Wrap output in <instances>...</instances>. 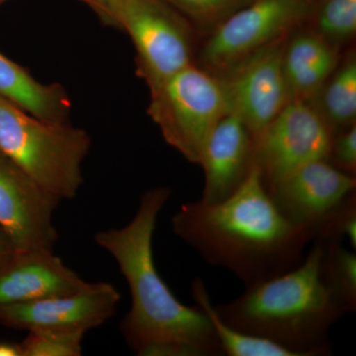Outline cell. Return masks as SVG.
Instances as JSON below:
<instances>
[{"mask_svg":"<svg viewBox=\"0 0 356 356\" xmlns=\"http://www.w3.org/2000/svg\"><path fill=\"white\" fill-rule=\"evenodd\" d=\"M173 233L211 266L228 269L245 287L292 270L313 243L308 229L281 214L255 161L240 188L219 203H184Z\"/></svg>","mask_w":356,"mask_h":356,"instance_id":"6da1fadb","label":"cell"},{"mask_svg":"<svg viewBox=\"0 0 356 356\" xmlns=\"http://www.w3.org/2000/svg\"><path fill=\"white\" fill-rule=\"evenodd\" d=\"M170 196L168 187L151 189L143 194L129 224L95 234V243L114 257L130 288L132 303L120 331L136 355L153 344L177 343L203 356L225 355L207 315L197 305L181 303L154 264V229Z\"/></svg>","mask_w":356,"mask_h":356,"instance_id":"7a4b0ae2","label":"cell"},{"mask_svg":"<svg viewBox=\"0 0 356 356\" xmlns=\"http://www.w3.org/2000/svg\"><path fill=\"white\" fill-rule=\"evenodd\" d=\"M322 243L304 261L280 276L245 287L229 303L214 305L234 329L281 344L298 356L329 355L330 330L346 314L321 273Z\"/></svg>","mask_w":356,"mask_h":356,"instance_id":"3957f363","label":"cell"},{"mask_svg":"<svg viewBox=\"0 0 356 356\" xmlns=\"http://www.w3.org/2000/svg\"><path fill=\"white\" fill-rule=\"evenodd\" d=\"M90 147L83 129L41 120L0 96V152L60 201L83 186Z\"/></svg>","mask_w":356,"mask_h":356,"instance_id":"277c9868","label":"cell"},{"mask_svg":"<svg viewBox=\"0 0 356 356\" xmlns=\"http://www.w3.org/2000/svg\"><path fill=\"white\" fill-rule=\"evenodd\" d=\"M147 114L166 143L198 165L204 144L228 114V105L219 77L191 65L151 92Z\"/></svg>","mask_w":356,"mask_h":356,"instance_id":"5b68a950","label":"cell"},{"mask_svg":"<svg viewBox=\"0 0 356 356\" xmlns=\"http://www.w3.org/2000/svg\"><path fill=\"white\" fill-rule=\"evenodd\" d=\"M121 30L132 39L137 74L151 92L192 65L188 21L165 0H125Z\"/></svg>","mask_w":356,"mask_h":356,"instance_id":"8992f818","label":"cell"},{"mask_svg":"<svg viewBox=\"0 0 356 356\" xmlns=\"http://www.w3.org/2000/svg\"><path fill=\"white\" fill-rule=\"evenodd\" d=\"M334 135L331 124L305 100H290L255 138V161L266 188L302 166L327 159Z\"/></svg>","mask_w":356,"mask_h":356,"instance_id":"52a82bcc","label":"cell"},{"mask_svg":"<svg viewBox=\"0 0 356 356\" xmlns=\"http://www.w3.org/2000/svg\"><path fill=\"white\" fill-rule=\"evenodd\" d=\"M312 0H252L217 25L204 46L206 65L225 70L283 39L310 15Z\"/></svg>","mask_w":356,"mask_h":356,"instance_id":"ba28073f","label":"cell"},{"mask_svg":"<svg viewBox=\"0 0 356 356\" xmlns=\"http://www.w3.org/2000/svg\"><path fill=\"white\" fill-rule=\"evenodd\" d=\"M284 38L222 70L220 81L228 113L236 115L254 139L290 102L283 72Z\"/></svg>","mask_w":356,"mask_h":356,"instance_id":"9c48e42d","label":"cell"},{"mask_svg":"<svg viewBox=\"0 0 356 356\" xmlns=\"http://www.w3.org/2000/svg\"><path fill=\"white\" fill-rule=\"evenodd\" d=\"M120 294L110 283H89L72 294L0 307V324L29 332L86 334L113 317Z\"/></svg>","mask_w":356,"mask_h":356,"instance_id":"30bf717a","label":"cell"},{"mask_svg":"<svg viewBox=\"0 0 356 356\" xmlns=\"http://www.w3.org/2000/svg\"><path fill=\"white\" fill-rule=\"evenodd\" d=\"M62 202L0 152V226L16 252L53 250L54 213Z\"/></svg>","mask_w":356,"mask_h":356,"instance_id":"8fae6325","label":"cell"},{"mask_svg":"<svg viewBox=\"0 0 356 356\" xmlns=\"http://www.w3.org/2000/svg\"><path fill=\"white\" fill-rule=\"evenodd\" d=\"M266 189L281 214L295 226L310 231L315 238L325 218L356 191V178L320 159Z\"/></svg>","mask_w":356,"mask_h":356,"instance_id":"7c38bea8","label":"cell"},{"mask_svg":"<svg viewBox=\"0 0 356 356\" xmlns=\"http://www.w3.org/2000/svg\"><path fill=\"white\" fill-rule=\"evenodd\" d=\"M255 163V139L236 115L228 113L208 136L199 163L205 185L200 200L219 203L235 193Z\"/></svg>","mask_w":356,"mask_h":356,"instance_id":"4fadbf2b","label":"cell"},{"mask_svg":"<svg viewBox=\"0 0 356 356\" xmlns=\"http://www.w3.org/2000/svg\"><path fill=\"white\" fill-rule=\"evenodd\" d=\"M88 284L53 250L16 252L0 268V307L72 294Z\"/></svg>","mask_w":356,"mask_h":356,"instance_id":"5bb4252c","label":"cell"},{"mask_svg":"<svg viewBox=\"0 0 356 356\" xmlns=\"http://www.w3.org/2000/svg\"><path fill=\"white\" fill-rule=\"evenodd\" d=\"M0 96L27 113L54 123L70 122L72 102L58 83H42L0 53Z\"/></svg>","mask_w":356,"mask_h":356,"instance_id":"9a60e30c","label":"cell"},{"mask_svg":"<svg viewBox=\"0 0 356 356\" xmlns=\"http://www.w3.org/2000/svg\"><path fill=\"white\" fill-rule=\"evenodd\" d=\"M336 51L318 34L303 33L285 44L283 72L290 100H305L321 88L336 69Z\"/></svg>","mask_w":356,"mask_h":356,"instance_id":"2e32d148","label":"cell"},{"mask_svg":"<svg viewBox=\"0 0 356 356\" xmlns=\"http://www.w3.org/2000/svg\"><path fill=\"white\" fill-rule=\"evenodd\" d=\"M191 291L196 305L209 318L225 355L228 356H298L296 353L262 337L252 336L234 329L218 315L201 278L191 283Z\"/></svg>","mask_w":356,"mask_h":356,"instance_id":"e0dca14e","label":"cell"},{"mask_svg":"<svg viewBox=\"0 0 356 356\" xmlns=\"http://www.w3.org/2000/svg\"><path fill=\"white\" fill-rule=\"evenodd\" d=\"M321 273L344 314L356 311V254L339 241H323Z\"/></svg>","mask_w":356,"mask_h":356,"instance_id":"ac0fdd59","label":"cell"},{"mask_svg":"<svg viewBox=\"0 0 356 356\" xmlns=\"http://www.w3.org/2000/svg\"><path fill=\"white\" fill-rule=\"evenodd\" d=\"M324 108L330 124L348 128L355 124L356 62L350 58L332 77L324 93Z\"/></svg>","mask_w":356,"mask_h":356,"instance_id":"d6986e66","label":"cell"},{"mask_svg":"<svg viewBox=\"0 0 356 356\" xmlns=\"http://www.w3.org/2000/svg\"><path fill=\"white\" fill-rule=\"evenodd\" d=\"M318 35L330 41H346L356 32V0H322L316 11Z\"/></svg>","mask_w":356,"mask_h":356,"instance_id":"ffe728a7","label":"cell"},{"mask_svg":"<svg viewBox=\"0 0 356 356\" xmlns=\"http://www.w3.org/2000/svg\"><path fill=\"white\" fill-rule=\"evenodd\" d=\"M83 334L29 332L20 343L22 356H81Z\"/></svg>","mask_w":356,"mask_h":356,"instance_id":"44dd1931","label":"cell"},{"mask_svg":"<svg viewBox=\"0 0 356 356\" xmlns=\"http://www.w3.org/2000/svg\"><path fill=\"white\" fill-rule=\"evenodd\" d=\"M185 18L198 24H219L252 0H165Z\"/></svg>","mask_w":356,"mask_h":356,"instance_id":"7402d4cb","label":"cell"},{"mask_svg":"<svg viewBox=\"0 0 356 356\" xmlns=\"http://www.w3.org/2000/svg\"><path fill=\"white\" fill-rule=\"evenodd\" d=\"M314 240L348 241L356 250V191L332 211L316 231Z\"/></svg>","mask_w":356,"mask_h":356,"instance_id":"603a6c76","label":"cell"},{"mask_svg":"<svg viewBox=\"0 0 356 356\" xmlns=\"http://www.w3.org/2000/svg\"><path fill=\"white\" fill-rule=\"evenodd\" d=\"M327 161L341 172L355 177L356 172V126L346 128L339 135H334L331 151Z\"/></svg>","mask_w":356,"mask_h":356,"instance_id":"cb8c5ba5","label":"cell"},{"mask_svg":"<svg viewBox=\"0 0 356 356\" xmlns=\"http://www.w3.org/2000/svg\"><path fill=\"white\" fill-rule=\"evenodd\" d=\"M92 9L102 24L121 30V14L125 0H81Z\"/></svg>","mask_w":356,"mask_h":356,"instance_id":"d4e9b609","label":"cell"},{"mask_svg":"<svg viewBox=\"0 0 356 356\" xmlns=\"http://www.w3.org/2000/svg\"><path fill=\"white\" fill-rule=\"evenodd\" d=\"M15 254L16 250L13 241L0 226V268L6 266Z\"/></svg>","mask_w":356,"mask_h":356,"instance_id":"484cf974","label":"cell"},{"mask_svg":"<svg viewBox=\"0 0 356 356\" xmlns=\"http://www.w3.org/2000/svg\"><path fill=\"white\" fill-rule=\"evenodd\" d=\"M0 356H22L20 343H0Z\"/></svg>","mask_w":356,"mask_h":356,"instance_id":"4316f807","label":"cell"},{"mask_svg":"<svg viewBox=\"0 0 356 356\" xmlns=\"http://www.w3.org/2000/svg\"><path fill=\"white\" fill-rule=\"evenodd\" d=\"M6 1H8V0H0V6H2V4L6 3Z\"/></svg>","mask_w":356,"mask_h":356,"instance_id":"83f0119b","label":"cell"}]
</instances>
